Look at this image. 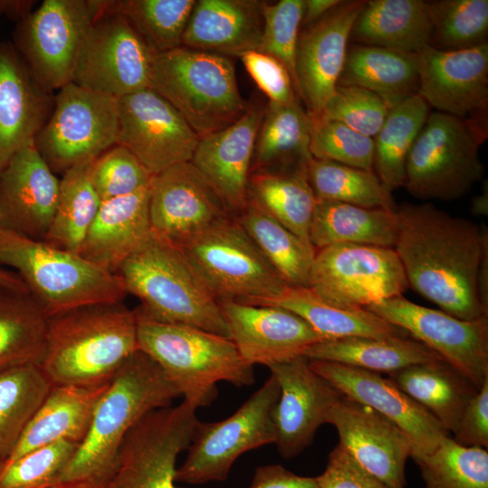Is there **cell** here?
I'll use <instances>...</instances> for the list:
<instances>
[{"instance_id": "obj_11", "label": "cell", "mask_w": 488, "mask_h": 488, "mask_svg": "<svg viewBox=\"0 0 488 488\" xmlns=\"http://www.w3.org/2000/svg\"><path fill=\"white\" fill-rule=\"evenodd\" d=\"M118 125L117 99L70 82L59 89L34 145L54 174H63L117 145Z\"/></svg>"}, {"instance_id": "obj_18", "label": "cell", "mask_w": 488, "mask_h": 488, "mask_svg": "<svg viewBox=\"0 0 488 488\" xmlns=\"http://www.w3.org/2000/svg\"><path fill=\"white\" fill-rule=\"evenodd\" d=\"M234 216L191 162L154 175L150 184L151 233L178 248Z\"/></svg>"}, {"instance_id": "obj_24", "label": "cell", "mask_w": 488, "mask_h": 488, "mask_svg": "<svg viewBox=\"0 0 488 488\" xmlns=\"http://www.w3.org/2000/svg\"><path fill=\"white\" fill-rule=\"evenodd\" d=\"M326 423L335 427L339 444L365 469L389 488H405L411 445L394 422L343 394L328 410Z\"/></svg>"}, {"instance_id": "obj_2", "label": "cell", "mask_w": 488, "mask_h": 488, "mask_svg": "<svg viewBox=\"0 0 488 488\" xmlns=\"http://www.w3.org/2000/svg\"><path fill=\"white\" fill-rule=\"evenodd\" d=\"M137 350L135 310L122 302L89 305L48 318L39 366L52 385L98 387Z\"/></svg>"}, {"instance_id": "obj_48", "label": "cell", "mask_w": 488, "mask_h": 488, "mask_svg": "<svg viewBox=\"0 0 488 488\" xmlns=\"http://www.w3.org/2000/svg\"><path fill=\"white\" fill-rule=\"evenodd\" d=\"M310 142L313 158L373 171L374 142L346 125L314 118Z\"/></svg>"}, {"instance_id": "obj_17", "label": "cell", "mask_w": 488, "mask_h": 488, "mask_svg": "<svg viewBox=\"0 0 488 488\" xmlns=\"http://www.w3.org/2000/svg\"><path fill=\"white\" fill-rule=\"evenodd\" d=\"M117 144L153 174L191 162L200 137L163 97L145 89L118 99Z\"/></svg>"}, {"instance_id": "obj_59", "label": "cell", "mask_w": 488, "mask_h": 488, "mask_svg": "<svg viewBox=\"0 0 488 488\" xmlns=\"http://www.w3.org/2000/svg\"><path fill=\"white\" fill-rule=\"evenodd\" d=\"M477 291L480 302L488 313V240L484 243L478 267Z\"/></svg>"}, {"instance_id": "obj_60", "label": "cell", "mask_w": 488, "mask_h": 488, "mask_svg": "<svg viewBox=\"0 0 488 488\" xmlns=\"http://www.w3.org/2000/svg\"><path fill=\"white\" fill-rule=\"evenodd\" d=\"M42 488H111L108 479L83 478L57 481Z\"/></svg>"}, {"instance_id": "obj_40", "label": "cell", "mask_w": 488, "mask_h": 488, "mask_svg": "<svg viewBox=\"0 0 488 488\" xmlns=\"http://www.w3.org/2000/svg\"><path fill=\"white\" fill-rule=\"evenodd\" d=\"M93 161L77 164L62 174L54 216L43 240L79 255L102 202L91 181Z\"/></svg>"}, {"instance_id": "obj_16", "label": "cell", "mask_w": 488, "mask_h": 488, "mask_svg": "<svg viewBox=\"0 0 488 488\" xmlns=\"http://www.w3.org/2000/svg\"><path fill=\"white\" fill-rule=\"evenodd\" d=\"M95 12L71 82L117 99L148 89L154 53L121 15Z\"/></svg>"}, {"instance_id": "obj_1", "label": "cell", "mask_w": 488, "mask_h": 488, "mask_svg": "<svg viewBox=\"0 0 488 488\" xmlns=\"http://www.w3.org/2000/svg\"><path fill=\"white\" fill-rule=\"evenodd\" d=\"M396 211L399 231L393 249L408 286L459 319L488 316L477 291L487 228L431 203H404Z\"/></svg>"}, {"instance_id": "obj_6", "label": "cell", "mask_w": 488, "mask_h": 488, "mask_svg": "<svg viewBox=\"0 0 488 488\" xmlns=\"http://www.w3.org/2000/svg\"><path fill=\"white\" fill-rule=\"evenodd\" d=\"M0 265L12 267L48 317L78 307L122 302L117 274L76 253L0 229Z\"/></svg>"}, {"instance_id": "obj_39", "label": "cell", "mask_w": 488, "mask_h": 488, "mask_svg": "<svg viewBox=\"0 0 488 488\" xmlns=\"http://www.w3.org/2000/svg\"><path fill=\"white\" fill-rule=\"evenodd\" d=\"M48 318L29 293L0 286V372L40 365Z\"/></svg>"}, {"instance_id": "obj_5", "label": "cell", "mask_w": 488, "mask_h": 488, "mask_svg": "<svg viewBox=\"0 0 488 488\" xmlns=\"http://www.w3.org/2000/svg\"><path fill=\"white\" fill-rule=\"evenodd\" d=\"M116 274L127 294L155 320L183 324L230 338L219 300L182 249L151 233Z\"/></svg>"}, {"instance_id": "obj_27", "label": "cell", "mask_w": 488, "mask_h": 488, "mask_svg": "<svg viewBox=\"0 0 488 488\" xmlns=\"http://www.w3.org/2000/svg\"><path fill=\"white\" fill-rule=\"evenodd\" d=\"M48 92L33 80L9 42L0 43V171L13 155L34 143L47 121Z\"/></svg>"}, {"instance_id": "obj_41", "label": "cell", "mask_w": 488, "mask_h": 488, "mask_svg": "<svg viewBox=\"0 0 488 488\" xmlns=\"http://www.w3.org/2000/svg\"><path fill=\"white\" fill-rule=\"evenodd\" d=\"M235 218L289 286L308 287L315 254L312 245L249 202Z\"/></svg>"}, {"instance_id": "obj_38", "label": "cell", "mask_w": 488, "mask_h": 488, "mask_svg": "<svg viewBox=\"0 0 488 488\" xmlns=\"http://www.w3.org/2000/svg\"><path fill=\"white\" fill-rule=\"evenodd\" d=\"M313 127V117L298 100L269 102L257 136L250 172L306 164L312 158Z\"/></svg>"}, {"instance_id": "obj_12", "label": "cell", "mask_w": 488, "mask_h": 488, "mask_svg": "<svg viewBox=\"0 0 488 488\" xmlns=\"http://www.w3.org/2000/svg\"><path fill=\"white\" fill-rule=\"evenodd\" d=\"M308 287L343 308H365L408 287L393 248L336 244L315 250Z\"/></svg>"}, {"instance_id": "obj_23", "label": "cell", "mask_w": 488, "mask_h": 488, "mask_svg": "<svg viewBox=\"0 0 488 488\" xmlns=\"http://www.w3.org/2000/svg\"><path fill=\"white\" fill-rule=\"evenodd\" d=\"M230 333L246 362L270 367L304 356L312 345L325 340L293 312L270 305L220 300Z\"/></svg>"}, {"instance_id": "obj_13", "label": "cell", "mask_w": 488, "mask_h": 488, "mask_svg": "<svg viewBox=\"0 0 488 488\" xmlns=\"http://www.w3.org/2000/svg\"><path fill=\"white\" fill-rule=\"evenodd\" d=\"M95 16L91 0H44L18 23L13 44L44 91L71 82Z\"/></svg>"}, {"instance_id": "obj_46", "label": "cell", "mask_w": 488, "mask_h": 488, "mask_svg": "<svg viewBox=\"0 0 488 488\" xmlns=\"http://www.w3.org/2000/svg\"><path fill=\"white\" fill-rule=\"evenodd\" d=\"M414 461L425 488H488L486 448L463 446L446 436L435 450Z\"/></svg>"}, {"instance_id": "obj_10", "label": "cell", "mask_w": 488, "mask_h": 488, "mask_svg": "<svg viewBox=\"0 0 488 488\" xmlns=\"http://www.w3.org/2000/svg\"><path fill=\"white\" fill-rule=\"evenodd\" d=\"M280 394L273 375L230 417L218 422L199 421L187 457L176 470L175 482L203 484L227 479L244 453L275 444L272 412Z\"/></svg>"}, {"instance_id": "obj_29", "label": "cell", "mask_w": 488, "mask_h": 488, "mask_svg": "<svg viewBox=\"0 0 488 488\" xmlns=\"http://www.w3.org/2000/svg\"><path fill=\"white\" fill-rule=\"evenodd\" d=\"M263 2L196 1L183 35L182 46L228 57L258 51L263 30Z\"/></svg>"}, {"instance_id": "obj_33", "label": "cell", "mask_w": 488, "mask_h": 488, "mask_svg": "<svg viewBox=\"0 0 488 488\" xmlns=\"http://www.w3.org/2000/svg\"><path fill=\"white\" fill-rule=\"evenodd\" d=\"M242 303L289 310L304 319L325 340L353 336L408 335L401 328L366 308H343L334 305L305 286H288L277 297Z\"/></svg>"}, {"instance_id": "obj_28", "label": "cell", "mask_w": 488, "mask_h": 488, "mask_svg": "<svg viewBox=\"0 0 488 488\" xmlns=\"http://www.w3.org/2000/svg\"><path fill=\"white\" fill-rule=\"evenodd\" d=\"M150 184L131 194L101 202L80 256L116 274L121 264L151 235Z\"/></svg>"}, {"instance_id": "obj_7", "label": "cell", "mask_w": 488, "mask_h": 488, "mask_svg": "<svg viewBox=\"0 0 488 488\" xmlns=\"http://www.w3.org/2000/svg\"><path fill=\"white\" fill-rule=\"evenodd\" d=\"M166 99L202 137L248 111L230 57L185 46L154 54L149 87Z\"/></svg>"}, {"instance_id": "obj_20", "label": "cell", "mask_w": 488, "mask_h": 488, "mask_svg": "<svg viewBox=\"0 0 488 488\" xmlns=\"http://www.w3.org/2000/svg\"><path fill=\"white\" fill-rule=\"evenodd\" d=\"M417 94L438 112L483 120L488 108V43L459 51L427 46L417 53Z\"/></svg>"}, {"instance_id": "obj_56", "label": "cell", "mask_w": 488, "mask_h": 488, "mask_svg": "<svg viewBox=\"0 0 488 488\" xmlns=\"http://www.w3.org/2000/svg\"><path fill=\"white\" fill-rule=\"evenodd\" d=\"M249 488H320L316 477L297 475L281 465L257 468Z\"/></svg>"}, {"instance_id": "obj_21", "label": "cell", "mask_w": 488, "mask_h": 488, "mask_svg": "<svg viewBox=\"0 0 488 488\" xmlns=\"http://www.w3.org/2000/svg\"><path fill=\"white\" fill-rule=\"evenodd\" d=\"M366 1H342L300 30L296 52L297 96L318 117L342 74L352 26Z\"/></svg>"}, {"instance_id": "obj_9", "label": "cell", "mask_w": 488, "mask_h": 488, "mask_svg": "<svg viewBox=\"0 0 488 488\" xmlns=\"http://www.w3.org/2000/svg\"><path fill=\"white\" fill-rule=\"evenodd\" d=\"M181 249L219 301L274 298L289 286L235 216L212 225Z\"/></svg>"}, {"instance_id": "obj_34", "label": "cell", "mask_w": 488, "mask_h": 488, "mask_svg": "<svg viewBox=\"0 0 488 488\" xmlns=\"http://www.w3.org/2000/svg\"><path fill=\"white\" fill-rule=\"evenodd\" d=\"M307 164L285 169L250 172L248 202L312 245L309 228L316 198L308 180Z\"/></svg>"}, {"instance_id": "obj_62", "label": "cell", "mask_w": 488, "mask_h": 488, "mask_svg": "<svg viewBox=\"0 0 488 488\" xmlns=\"http://www.w3.org/2000/svg\"><path fill=\"white\" fill-rule=\"evenodd\" d=\"M471 211L474 215L476 216H484L488 214V191L487 185L485 186V191L475 197L473 198L471 203Z\"/></svg>"}, {"instance_id": "obj_47", "label": "cell", "mask_w": 488, "mask_h": 488, "mask_svg": "<svg viewBox=\"0 0 488 488\" xmlns=\"http://www.w3.org/2000/svg\"><path fill=\"white\" fill-rule=\"evenodd\" d=\"M432 33L430 46L459 51L487 42V0L427 2Z\"/></svg>"}, {"instance_id": "obj_58", "label": "cell", "mask_w": 488, "mask_h": 488, "mask_svg": "<svg viewBox=\"0 0 488 488\" xmlns=\"http://www.w3.org/2000/svg\"><path fill=\"white\" fill-rule=\"evenodd\" d=\"M33 4L31 0H0V17L5 15L19 23L33 12Z\"/></svg>"}, {"instance_id": "obj_53", "label": "cell", "mask_w": 488, "mask_h": 488, "mask_svg": "<svg viewBox=\"0 0 488 488\" xmlns=\"http://www.w3.org/2000/svg\"><path fill=\"white\" fill-rule=\"evenodd\" d=\"M239 57L270 103L288 104L298 100L288 70L277 58L257 50L248 51Z\"/></svg>"}, {"instance_id": "obj_49", "label": "cell", "mask_w": 488, "mask_h": 488, "mask_svg": "<svg viewBox=\"0 0 488 488\" xmlns=\"http://www.w3.org/2000/svg\"><path fill=\"white\" fill-rule=\"evenodd\" d=\"M79 445L56 442L0 465V488H42L54 483Z\"/></svg>"}, {"instance_id": "obj_31", "label": "cell", "mask_w": 488, "mask_h": 488, "mask_svg": "<svg viewBox=\"0 0 488 488\" xmlns=\"http://www.w3.org/2000/svg\"><path fill=\"white\" fill-rule=\"evenodd\" d=\"M432 27L427 2L423 0L366 1L350 40L417 54L430 45Z\"/></svg>"}, {"instance_id": "obj_15", "label": "cell", "mask_w": 488, "mask_h": 488, "mask_svg": "<svg viewBox=\"0 0 488 488\" xmlns=\"http://www.w3.org/2000/svg\"><path fill=\"white\" fill-rule=\"evenodd\" d=\"M365 308L433 351L477 389L488 380V316L463 320L402 296Z\"/></svg>"}, {"instance_id": "obj_51", "label": "cell", "mask_w": 488, "mask_h": 488, "mask_svg": "<svg viewBox=\"0 0 488 488\" xmlns=\"http://www.w3.org/2000/svg\"><path fill=\"white\" fill-rule=\"evenodd\" d=\"M390 108L385 100L368 89L352 85H337L318 117L343 123L373 138Z\"/></svg>"}, {"instance_id": "obj_22", "label": "cell", "mask_w": 488, "mask_h": 488, "mask_svg": "<svg viewBox=\"0 0 488 488\" xmlns=\"http://www.w3.org/2000/svg\"><path fill=\"white\" fill-rule=\"evenodd\" d=\"M268 368L280 389L272 412L275 445L280 455L289 459L311 445L317 429L326 423L328 410L343 393L317 374L305 356Z\"/></svg>"}, {"instance_id": "obj_50", "label": "cell", "mask_w": 488, "mask_h": 488, "mask_svg": "<svg viewBox=\"0 0 488 488\" xmlns=\"http://www.w3.org/2000/svg\"><path fill=\"white\" fill-rule=\"evenodd\" d=\"M305 0L263 2V30L258 51L281 61L288 70L297 95L296 52L301 28Z\"/></svg>"}, {"instance_id": "obj_8", "label": "cell", "mask_w": 488, "mask_h": 488, "mask_svg": "<svg viewBox=\"0 0 488 488\" xmlns=\"http://www.w3.org/2000/svg\"><path fill=\"white\" fill-rule=\"evenodd\" d=\"M484 121L429 113L407 158L403 187L422 200L452 201L482 179Z\"/></svg>"}, {"instance_id": "obj_37", "label": "cell", "mask_w": 488, "mask_h": 488, "mask_svg": "<svg viewBox=\"0 0 488 488\" xmlns=\"http://www.w3.org/2000/svg\"><path fill=\"white\" fill-rule=\"evenodd\" d=\"M447 431L455 433L477 389L443 360L410 365L388 374Z\"/></svg>"}, {"instance_id": "obj_4", "label": "cell", "mask_w": 488, "mask_h": 488, "mask_svg": "<svg viewBox=\"0 0 488 488\" xmlns=\"http://www.w3.org/2000/svg\"><path fill=\"white\" fill-rule=\"evenodd\" d=\"M138 350L165 372L183 400L196 408L211 405L217 383L236 387L255 381L253 366L244 361L228 337L196 327L159 322L135 309Z\"/></svg>"}, {"instance_id": "obj_61", "label": "cell", "mask_w": 488, "mask_h": 488, "mask_svg": "<svg viewBox=\"0 0 488 488\" xmlns=\"http://www.w3.org/2000/svg\"><path fill=\"white\" fill-rule=\"evenodd\" d=\"M0 286L29 293L26 286L16 273L2 267H0Z\"/></svg>"}, {"instance_id": "obj_54", "label": "cell", "mask_w": 488, "mask_h": 488, "mask_svg": "<svg viewBox=\"0 0 488 488\" xmlns=\"http://www.w3.org/2000/svg\"><path fill=\"white\" fill-rule=\"evenodd\" d=\"M316 479L320 488H389L339 443L330 452L326 467Z\"/></svg>"}, {"instance_id": "obj_57", "label": "cell", "mask_w": 488, "mask_h": 488, "mask_svg": "<svg viewBox=\"0 0 488 488\" xmlns=\"http://www.w3.org/2000/svg\"><path fill=\"white\" fill-rule=\"evenodd\" d=\"M341 2V0H305L301 27L316 22Z\"/></svg>"}, {"instance_id": "obj_26", "label": "cell", "mask_w": 488, "mask_h": 488, "mask_svg": "<svg viewBox=\"0 0 488 488\" xmlns=\"http://www.w3.org/2000/svg\"><path fill=\"white\" fill-rule=\"evenodd\" d=\"M264 113L249 108L233 124L201 137L191 160L234 216L248 205L252 157Z\"/></svg>"}, {"instance_id": "obj_3", "label": "cell", "mask_w": 488, "mask_h": 488, "mask_svg": "<svg viewBox=\"0 0 488 488\" xmlns=\"http://www.w3.org/2000/svg\"><path fill=\"white\" fill-rule=\"evenodd\" d=\"M178 397V389L159 364L144 352H135L99 399L85 437L55 482L108 479L129 430Z\"/></svg>"}, {"instance_id": "obj_14", "label": "cell", "mask_w": 488, "mask_h": 488, "mask_svg": "<svg viewBox=\"0 0 488 488\" xmlns=\"http://www.w3.org/2000/svg\"><path fill=\"white\" fill-rule=\"evenodd\" d=\"M188 402L155 409L124 438L108 478L111 488H178L176 460L199 423Z\"/></svg>"}, {"instance_id": "obj_55", "label": "cell", "mask_w": 488, "mask_h": 488, "mask_svg": "<svg viewBox=\"0 0 488 488\" xmlns=\"http://www.w3.org/2000/svg\"><path fill=\"white\" fill-rule=\"evenodd\" d=\"M453 438L466 447H488V380L469 400Z\"/></svg>"}, {"instance_id": "obj_42", "label": "cell", "mask_w": 488, "mask_h": 488, "mask_svg": "<svg viewBox=\"0 0 488 488\" xmlns=\"http://www.w3.org/2000/svg\"><path fill=\"white\" fill-rule=\"evenodd\" d=\"M97 12L121 15L154 54L182 46L195 0H92Z\"/></svg>"}, {"instance_id": "obj_19", "label": "cell", "mask_w": 488, "mask_h": 488, "mask_svg": "<svg viewBox=\"0 0 488 488\" xmlns=\"http://www.w3.org/2000/svg\"><path fill=\"white\" fill-rule=\"evenodd\" d=\"M310 367L343 395L365 404L394 422L408 436L413 460L436 449L449 436L425 408L380 373L326 361H311Z\"/></svg>"}, {"instance_id": "obj_44", "label": "cell", "mask_w": 488, "mask_h": 488, "mask_svg": "<svg viewBox=\"0 0 488 488\" xmlns=\"http://www.w3.org/2000/svg\"><path fill=\"white\" fill-rule=\"evenodd\" d=\"M52 387L36 364L0 372V465L14 448Z\"/></svg>"}, {"instance_id": "obj_52", "label": "cell", "mask_w": 488, "mask_h": 488, "mask_svg": "<svg viewBox=\"0 0 488 488\" xmlns=\"http://www.w3.org/2000/svg\"><path fill=\"white\" fill-rule=\"evenodd\" d=\"M154 175L128 149L117 144L97 157L91 166V181L102 202L149 185Z\"/></svg>"}, {"instance_id": "obj_30", "label": "cell", "mask_w": 488, "mask_h": 488, "mask_svg": "<svg viewBox=\"0 0 488 488\" xmlns=\"http://www.w3.org/2000/svg\"><path fill=\"white\" fill-rule=\"evenodd\" d=\"M108 384L98 387L52 385L14 448L0 465L56 442L80 443L89 430L96 405Z\"/></svg>"}, {"instance_id": "obj_32", "label": "cell", "mask_w": 488, "mask_h": 488, "mask_svg": "<svg viewBox=\"0 0 488 488\" xmlns=\"http://www.w3.org/2000/svg\"><path fill=\"white\" fill-rule=\"evenodd\" d=\"M396 210L316 199L310 243L315 250L336 244L394 248L399 231Z\"/></svg>"}, {"instance_id": "obj_45", "label": "cell", "mask_w": 488, "mask_h": 488, "mask_svg": "<svg viewBox=\"0 0 488 488\" xmlns=\"http://www.w3.org/2000/svg\"><path fill=\"white\" fill-rule=\"evenodd\" d=\"M307 175L318 200L397 209L392 192L382 184L374 171L312 157L307 164Z\"/></svg>"}, {"instance_id": "obj_36", "label": "cell", "mask_w": 488, "mask_h": 488, "mask_svg": "<svg viewBox=\"0 0 488 488\" xmlns=\"http://www.w3.org/2000/svg\"><path fill=\"white\" fill-rule=\"evenodd\" d=\"M304 356L311 361H333L388 374L410 365L442 360L408 336L328 339L309 347Z\"/></svg>"}, {"instance_id": "obj_43", "label": "cell", "mask_w": 488, "mask_h": 488, "mask_svg": "<svg viewBox=\"0 0 488 488\" xmlns=\"http://www.w3.org/2000/svg\"><path fill=\"white\" fill-rule=\"evenodd\" d=\"M429 115L418 94L393 106L373 137V171L391 192L403 186L409 151Z\"/></svg>"}, {"instance_id": "obj_25", "label": "cell", "mask_w": 488, "mask_h": 488, "mask_svg": "<svg viewBox=\"0 0 488 488\" xmlns=\"http://www.w3.org/2000/svg\"><path fill=\"white\" fill-rule=\"evenodd\" d=\"M60 180L34 143L0 171V229L43 241L57 205Z\"/></svg>"}, {"instance_id": "obj_35", "label": "cell", "mask_w": 488, "mask_h": 488, "mask_svg": "<svg viewBox=\"0 0 488 488\" xmlns=\"http://www.w3.org/2000/svg\"><path fill=\"white\" fill-rule=\"evenodd\" d=\"M338 85L368 89L392 108L417 94V54L376 46L352 45L348 48Z\"/></svg>"}]
</instances>
